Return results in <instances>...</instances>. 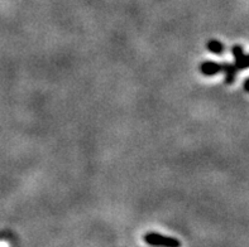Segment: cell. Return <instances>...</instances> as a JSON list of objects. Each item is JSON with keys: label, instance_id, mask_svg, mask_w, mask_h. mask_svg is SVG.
<instances>
[{"label": "cell", "instance_id": "cell-3", "mask_svg": "<svg viewBox=\"0 0 249 247\" xmlns=\"http://www.w3.org/2000/svg\"><path fill=\"white\" fill-rule=\"evenodd\" d=\"M208 48L210 52H213L215 54H221L223 50H224V46L219 41H210L208 43Z\"/></svg>", "mask_w": 249, "mask_h": 247}, {"label": "cell", "instance_id": "cell-4", "mask_svg": "<svg viewBox=\"0 0 249 247\" xmlns=\"http://www.w3.org/2000/svg\"><path fill=\"white\" fill-rule=\"evenodd\" d=\"M244 88H246V91H248V92H249V79L247 80L246 83H244Z\"/></svg>", "mask_w": 249, "mask_h": 247}, {"label": "cell", "instance_id": "cell-2", "mask_svg": "<svg viewBox=\"0 0 249 247\" xmlns=\"http://www.w3.org/2000/svg\"><path fill=\"white\" fill-rule=\"evenodd\" d=\"M200 69H201V72L204 73L205 76L216 75V73H219L220 71H223V69H221V65H219V63H215V62L202 63L201 67H200Z\"/></svg>", "mask_w": 249, "mask_h": 247}, {"label": "cell", "instance_id": "cell-1", "mask_svg": "<svg viewBox=\"0 0 249 247\" xmlns=\"http://www.w3.org/2000/svg\"><path fill=\"white\" fill-rule=\"evenodd\" d=\"M144 240L148 245H155V246H158V245L171 247L180 246V241H177L176 238L158 235V233H148V235H145Z\"/></svg>", "mask_w": 249, "mask_h": 247}, {"label": "cell", "instance_id": "cell-5", "mask_svg": "<svg viewBox=\"0 0 249 247\" xmlns=\"http://www.w3.org/2000/svg\"><path fill=\"white\" fill-rule=\"evenodd\" d=\"M8 242H5V241H0V246H8Z\"/></svg>", "mask_w": 249, "mask_h": 247}]
</instances>
